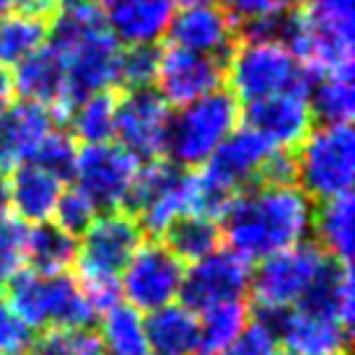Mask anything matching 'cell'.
<instances>
[{
    "mask_svg": "<svg viewBox=\"0 0 355 355\" xmlns=\"http://www.w3.org/2000/svg\"><path fill=\"white\" fill-rule=\"evenodd\" d=\"M311 234H316V247L340 265H350L355 249V202L353 195L324 200L314 207Z\"/></svg>",
    "mask_w": 355,
    "mask_h": 355,
    "instance_id": "cell-23",
    "label": "cell"
},
{
    "mask_svg": "<svg viewBox=\"0 0 355 355\" xmlns=\"http://www.w3.org/2000/svg\"><path fill=\"white\" fill-rule=\"evenodd\" d=\"M168 44L182 50L198 52L226 62L228 55L239 44V29L234 21L216 6L182 8L168 24Z\"/></svg>",
    "mask_w": 355,
    "mask_h": 355,
    "instance_id": "cell-18",
    "label": "cell"
},
{
    "mask_svg": "<svg viewBox=\"0 0 355 355\" xmlns=\"http://www.w3.org/2000/svg\"><path fill=\"white\" fill-rule=\"evenodd\" d=\"M99 322V340L104 355H150L146 316L128 304H114Z\"/></svg>",
    "mask_w": 355,
    "mask_h": 355,
    "instance_id": "cell-26",
    "label": "cell"
},
{
    "mask_svg": "<svg viewBox=\"0 0 355 355\" xmlns=\"http://www.w3.org/2000/svg\"><path fill=\"white\" fill-rule=\"evenodd\" d=\"M29 226L19 220L10 210L0 213V283L10 280L19 270H24Z\"/></svg>",
    "mask_w": 355,
    "mask_h": 355,
    "instance_id": "cell-36",
    "label": "cell"
},
{
    "mask_svg": "<svg viewBox=\"0 0 355 355\" xmlns=\"http://www.w3.org/2000/svg\"><path fill=\"white\" fill-rule=\"evenodd\" d=\"M140 244L143 231L125 210L96 216V220L80 234L73 265L78 267V283L96 316L119 304V275Z\"/></svg>",
    "mask_w": 355,
    "mask_h": 355,
    "instance_id": "cell-3",
    "label": "cell"
},
{
    "mask_svg": "<svg viewBox=\"0 0 355 355\" xmlns=\"http://www.w3.org/2000/svg\"><path fill=\"white\" fill-rule=\"evenodd\" d=\"M174 0H112L107 26L119 44H156L174 19Z\"/></svg>",
    "mask_w": 355,
    "mask_h": 355,
    "instance_id": "cell-21",
    "label": "cell"
},
{
    "mask_svg": "<svg viewBox=\"0 0 355 355\" xmlns=\"http://www.w3.org/2000/svg\"><path fill=\"white\" fill-rule=\"evenodd\" d=\"M241 117L249 130L259 132L280 150H296L314 128L309 99L301 94H275L252 101L241 112Z\"/></svg>",
    "mask_w": 355,
    "mask_h": 355,
    "instance_id": "cell-17",
    "label": "cell"
},
{
    "mask_svg": "<svg viewBox=\"0 0 355 355\" xmlns=\"http://www.w3.org/2000/svg\"><path fill=\"white\" fill-rule=\"evenodd\" d=\"M8 210V177L6 171H0V213Z\"/></svg>",
    "mask_w": 355,
    "mask_h": 355,
    "instance_id": "cell-42",
    "label": "cell"
},
{
    "mask_svg": "<svg viewBox=\"0 0 355 355\" xmlns=\"http://www.w3.org/2000/svg\"><path fill=\"white\" fill-rule=\"evenodd\" d=\"M65 65V109L91 94L117 89L122 44L107 26V16L94 0L60 8L50 26V40ZM68 122V119H65Z\"/></svg>",
    "mask_w": 355,
    "mask_h": 355,
    "instance_id": "cell-2",
    "label": "cell"
},
{
    "mask_svg": "<svg viewBox=\"0 0 355 355\" xmlns=\"http://www.w3.org/2000/svg\"><path fill=\"white\" fill-rule=\"evenodd\" d=\"M117 101L119 91L109 89L91 94L83 101H78L70 112V135L80 140L83 146L94 143H109L114 138V119H117Z\"/></svg>",
    "mask_w": 355,
    "mask_h": 355,
    "instance_id": "cell-27",
    "label": "cell"
},
{
    "mask_svg": "<svg viewBox=\"0 0 355 355\" xmlns=\"http://www.w3.org/2000/svg\"><path fill=\"white\" fill-rule=\"evenodd\" d=\"M62 189L65 182L52 177L50 171H44L37 164H21L19 168H13V177L8 179V207L26 226L47 223L55 216Z\"/></svg>",
    "mask_w": 355,
    "mask_h": 355,
    "instance_id": "cell-22",
    "label": "cell"
},
{
    "mask_svg": "<svg viewBox=\"0 0 355 355\" xmlns=\"http://www.w3.org/2000/svg\"><path fill=\"white\" fill-rule=\"evenodd\" d=\"M241 109L228 89H218L202 99L182 107L179 114H171L166 138V153L174 166L192 171L205 166L218 146L236 130Z\"/></svg>",
    "mask_w": 355,
    "mask_h": 355,
    "instance_id": "cell-7",
    "label": "cell"
},
{
    "mask_svg": "<svg viewBox=\"0 0 355 355\" xmlns=\"http://www.w3.org/2000/svg\"><path fill=\"white\" fill-rule=\"evenodd\" d=\"M332 262L335 259L311 241L259 259L249 283V293L259 309L257 314H283L301 306L324 280Z\"/></svg>",
    "mask_w": 355,
    "mask_h": 355,
    "instance_id": "cell-6",
    "label": "cell"
},
{
    "mask_svg": "<svg viewBox=\"0 0 355 355\" xmlns=\"http://www.w3.org/2000/svg\"><path fill=\"white\" fill-rule=\"evenodd\" d=\"M275 150L277 148L270 140L244 125V128L234 130L218 146V150L205 164V171H200V174L213 187H218L220 192L231 195V198H236L239 192H244V189L262 182L267 161L272 158Z\"/></svg>",
    "mask_w": 355,
    "mask_h": 355,
    "instance_id": "cell-14",
    "label": "cell"
},
{
    "mask_svg": "<svg viewBox=\"0 0 355 355\" xmlns=\"http://www.w3.org/2000/svg\"><path fill=\"white\" fill-rule=\"evenodd\" d=\"M140 161L119 143H94L78 148L76 156V189L104 213H119L128 207L132 184L138 179Z\"/></svg>",
    "mask_w": 355,
    "mask_h": 355,
    "instance_id": "cell-11",
    "label": "cell"
},
{
    "mask_svg": "<svg viewBox=\"0 0 355 355\" xmlns=\"http://www.w3.org/2000/svg\"><path fill=\"white\" fill-rule=\"evenodd\" d=\"M94 3H96V6H109L112 0H94Z\"/></svg>",
    "mask_w": 355,
    "mask_h": 355,
    "instance_id": "cell-45",
    "label": "cell"
},
{
    "mask_svg": "<svg viewBox=\"0 0 355 355\" xmlns=\"http://www.w3.org/2000/svg\"><path fill=\"white\" fill-rule=\"evenodd\" d=\"M272 324L277 343L293 355H347L350 329L316 306H296L283 314H259Z\"/></svg>",
    "mask_w": 355,
    "mask_h": 355,
    "instance_id": "cell-16",
    "label": "cell"
},
{
    "mask_svg": "<svg viewBox=\"0 0 355 355\" xmlns=\"http://www.w3.org/2000/svg\"><path fill=\"white\" fill-rule=\"evenodd\" d=\"M164 244H166L174 257H179L184 265H192L202 257H207L210 252L220 249V226L218 220L202 216H182L164 234Z\"/></svg>",
    "mask_w": 355,
    "mask_h": 355,
    "instance_id": "cell-30",
    "label": "cell"
},
{
    "mask_svg": "<svg viewBox=\"0 0 355 355\" xmlns=\"http://www.w3.org/2000/svg\"><path fill=\"white\" fill-rule=\"evenodd\" d=\"M304 6V0H220V10L234 21L239 31L254 24L272 19H283Z\"/></svg>",
    "mask_w": 355,
    "mask_h": 355,
    "instance_id": "cell-34",
    "label": "cell"
},
{
    "mask_svg": "<svg viewBox=\"0 0 355 355\" xmlns=\"http://www.w3.org/2000/svg\"><path fill=\"white\" fill-rule=\"evenodd\" d=\"M171 107L156 89L119 91L114 138L138 161H158L166 150Z\"/></svg>",
    "mask_w": 355,
    "mask_h": 355,
    "instance_id": "cell-13",
    "label": "cell"
},
{
    "mask_svg": "<svg viewBox=\"0 0 355 355\" xmlns=\"http://www.w3.org/2000/svg\"><path fill=\"white\" fill-rule=\"evenodd\" d=\"M96 216H99L96 205L80 189L73 187V189H62L58 207H55V216H52V223L58 228H62L65 234H70L73 239H78L96 220Z\"/></svg>",
    "mask_w": 355,
    "mask_h": 355,
    "instance_id": "cell-37",
    "label": "cell"
},
{
    "mask_svg": "<svg viewBox=\"0 0 355 355\" xmlns=\"http://www.w3.org/2000/svg\"><path fill=\"white\" fill-rule=\"evenodd\" d=\"M277 353V335L272 324L265 316L257 314L249 319V324L241 329V335L226 345L218 355H275Z\"/></svg>",
    "mask_w": 355,
    "mask_h": 355,
    "instance_id": "cell-38",
    "label": "cell"
},
{
    "mask_svg": "<svg viewBox=\"0 0 355 355\" xmlns=\"http://www.w3.org/2000/svg\"><path fill=\"white\" fill-rule=\"evenodd\" d=\"M184 262L164 241H143L119 275V298L146 316L177 304L184 283Z\"/></svg>",
    "mask_w": 355,
    "mask_h": 355,
    "instance_id": "cell-10",
    "label": "cell"
},
{
    "mask_svg": "<svg viewBox=\"0 0 355 355\" xmlns=\"http://www.w3.org/2000/svg\"><path fill=\"white\" fill-rule=\"evenodd\" d=\"M195 171L174 166L171 161H150L140 166L128 207L143 234L164 236L182 216L192 213Z\"/></svg>",
    "mask_w": 355,
    "mask_h": 355,
    "instance_id": "cell-9",
    "label": "cell"
},
{
    "mask_svg": "<svg viewBox=\"0 0 355 355\" xmlns=\"http://www.w3.org/2000/svg\"><path fill=\"white\" fill-rule=\"evenodd\" d=\"M275 355H293V353H288V350H283V353H275Z\"/></svg>",
    "mask_w": 355,
    "mask_h": 355,
    "instance_id": "cell-46",
    "label": "cell"
},
{
    "mask_svg": "<svg viewBox=\"0 0 355 355\" xmlns=\"http://www.w3.org/2000/svg\"><path fill=\"white\" fill-rule=\"evenodd\" d=\"M249 324V309L244 301L220 304L198 314V355H218L231 345Z\"/></svg>",
    "mask_w": 355,
    "mask_h": 355,
    "instance_id": "cell-29",
    "label": "cell"
},
{
    "mask_svg": "<svg viewBox=\"0 0 355 355\" xmlns=\"http://www.w3.org/2000/svg\"><path fill=\"white\" fill-rule=\"evenodd\" d=\"M226 62L168 44L158 55L156 91L168 107H187L220 89Z\"/></svg>",
    "mask_w": 355,
    "mask_h": 355,
    "instance_id": "cell-15",
    "label": "cell"
},
{
    "mask_svg": "<svg viewBox=\"0 0 355 355\" xmlns=\"http://www.w3.org/2000/svg\"><path fill=\"white\" fill-rule=\"evenodd\" d=\"M174 3H179L182 8H198V6H210L213 0H174Z\"/></svg>",
    "mask_w": 355,
    "mask_h": 355,
    "instance_id": "cell-43",
    "label": "cell"
},
{
    "mask_svg": "<svg viewBox=\"0 0 355 355\" xmlns=\"http://www.w3.org/2000/svg\"><path fill=\"white\" fill-rule=\"evenodd\" d=\"M26 355H104L99 335L89 327L47 329L31 340Z\"/></svg>",
    "mask_w": 355,
    "mask_h": 355,
    "instance_id": "cell-32",
    "label": "cell"
},
{
    "mask_svg": "<svg viewBox=\"0 0 355 355\" xmlns=\"http://www.w3.org/2000/svg\"><path fill=\"white\" fill-rule=\"evenodd\" d=\"M6 10H8V0H0V21L6 19Z\"/></svg>",
    "mask_w": 355,
    "mask_h": 355,
    "instance_id": "cell-44",
    "label": "cell"
},
{
    "mask_svg": "<svg viewBox=\"0 0 355 355\" xmlns=\"http://www.w3.org/2000/svg\"><path fill=\"white\" fill-rule=\"evenodd\" d=\"M76 249H78V239L65 234L52 220L37 223V226H29V234H26L24 267L44 275L68 272L70 265L76 262Z\"/></svg>",
    "mask_w": 355,
    "mask_h": 355,
    "instance_id": "cell-25",
    "label": "cell"
},
{
    "mask_svg": "<svg viewBox=\"0 0 355 355\" xmlns=\"http://www.w3.org/2000/svg\"><path fill=\"white\" fill-rule=\"evenodd\" d=\"M249 283H252V262L231 249H216L184 267L179 304H184L195 314H202L213 306L244 301L249 293Z\"/></svg>",
    "mask_w": 355,
    "mask_h": 355,
    "instance_id": "cell-12",
    "label": "cell"
},
{
    "mask_svg": "<svg viewBox=\"0 0 355 355\" xmlns=\"http://www.w3.org/2000/svg\"><path fill=\"white\" fill-rule=\"evenodd\" d=\"M158 50L156 44H135L119 55V76L117 91H138L153 89L158 70Z\"/></svg>",
    "mask_w": 355,
    "mask_h": 355,
    "instance_id": "cell-33",
    "label": "cell"
},
{
    "mask_svg": "<svg viewBox=\"0 0 355 355\" xmlns=\"http://www.w3.org/2000/svg\"><path fill=\"white\" fill-rule=\"evenodd\" d=\"M76 156H78V146L76 138L65 132V130H52L47 140L40 146L37 156L31 164L42 166L44 171H50L52 177H58L60 182L73 179V168H76Z\"/></svg>",
    "mask_w": 355,
    "mask_h": 355,
    "instance_id": "cell-35",
    "label": "cell"
},
{
    "mask_svg": "<svg viewBox=\"0 0 355 355\" xmlns=\"http://www.w3.org/2000/svg\"><path fill=\"white\" fill-rule=\"evenodd\" d=\"M10 83H13V94H19L24 101H34V104L52 109L55 119H60V122L68 119L65 65L50 42L13 65Z\"/></svg>",
    "mask_w": 355,
    "mask_h": 355,
    "instance_id": "cell-20",
    "label": "cell"
},
{
    "mask_svg": "<svg viewBox=\"0 0 355 355\" xmlns=\"http://www.w3.org/2000/svg\"><path fill=\"white\" fill-rule=\"evenodd\" d=\"M6 298L31 332L89 327L96 319L78 277L70 272L44 275L24 267L8 280Z\"/></svg>",
    "mask_w": 355,
    "mask_h": 355,
    "instance_id": "cell-5",
    "label": "cell"
},
{
    "mask_svg": "<svg viewBox=\"0 0 355 355\" xmlns=\"http://www.w3.org/2000/svg\"><path fill=\"white\" fill-rule=\"evenodd\" d=\"M296 184L311 202L347 195L355 179V135L350 125H319L293 150Z\"/></svg>",
    "mask_w": 355,
    "mask_h": 355,
    "instance_id": "cell-8",
    "label": "cell"
},
{
    "mask_svg": "<svg viewBox=\"0 0 355 355\" xmlns=\"http://www.w3.org/2000/svg\"><path fill=\"white\" fill-rule=\"evenodd\" d=\"M314 202L298 184H254L239 192L220 216V239L247 262L309 241Z\"/></svg>",
    "mask_w": 355,
    "mask_h": 355,
    "instance_id": "cell-1",
    "label": "cell"
},
{
    "mask_svg": "<svg viewBox=\"0 0 355 355\" xmlns=\"http://www.w3.org/2000/svg\"><path fill=\"white\" fill-rule=\"evenodd\" d=\"M8 8H13L16 13H26V16H37L44 21H55V16L60 13L58 0H8Z\"/></svg>",
    "mask_w": 355,
    "mask_h": 355,
    "instance_id": "cell-40",
    "label": "cell"
},
{
    "mask_svg": "<svg viewBox=\"0 0 355 355\" xmlns=\"http://www.w3.org/2000/svg\"><path fill=\"white\" fill-rule=\"evenodd\" d=\"M34 332L24 324L6 296H0V355H26Z\"/></svg>",
    "mask_w": 355,
    "mask_h": 355,
    "instance_id": "cell-39",
    "label": "cell"
},
{
    "mask_svg": "<svg viewBox=\"0 0 355 355\" xmlns=\"http://www.w3.org/2000/svg\"><path fill=\"white\" fill-rule=\"evenodd\" d=\"M319 78L322 76L314 68L293 58V52L280 42L239 40L226 60L228 91L244 104L275 94H301L309 99Z\"/></svg>",
    "mask_w": 355,
    "mask_h": 355,
    "instance_id": "cell-4",
    "label": "cell"
},
{
    "mask_svg": "<svg viewBox=\"0 0 355 355\" xmlns=\"http://www.w3.org/2000/svg\"><path fill=\"white\" fill-rule=\"evenodd\" d=\"M309 107L322 125H350L355 112L353 70L322 76L309 94Z\"/></svg>",
    "mask_w": 355,
    "mask_h": 355,
    "instance_id": "cell-28",
    "label": "cell"
},
{
    "mask_svg": "<svg viewBox=\"0 0 355 355\" xmlns=\"http://www.w3.org/2000/svg\"><path fill=\"white\" fill-rule=\"evenodd\" d=\"M150 355H198V314L184 304H168L146 314Z\"/></svg>",
    "mask_w": 355,
    "mask_h": 355,
    "instance_id": "cell-24",
    "label": "cell"
},
{
    "mask_svg": "<svg viewBox=\"0 0 355 355\" xmlns=\"http://www.w3.org/2000/svg\"><path fill=\"white\" fill-rule=\"evenodd\" d=\"M13 104V83H10V73L0 68V117L8 112Z\"/></svg>",
    "mask_w": 355,
    "mask_h": 355,
    "instance_id": "cell-41",
    "label": "cell"
},
{
    "mask_svg": "<svg viewBox=\"0 0 355 355\" xmlns=\"http://www.w3.org/2000/svg\"><path fill=\"white\" fill-rule=\"evenodd\" d=\"M50 21L26 16V13H13L0 21V68L3 65H16L31 52L47 44L50 40Z\"/></svg>",
    "mask_w": 355,
    "mask_h": 355,
    "instance_id": "cell-31",
    "label": "cell"
},
{
    "mask_svg": "<svg viewBox=\"0 0 355 355\" xmlns=\"http://www.w3.org/2000/svg\"><path fill=\"white\" fill-rule=\"evenodd\" d=\"M55 128L58 119L52 109L24 99L13 101L0 117V171H13L21 164H31Z\"/></svg>",
    "mask_w": 355,
    "mask_h": 355,
    "instance_id": "cell-19",
    "label": "cell"
}]
</instances>
